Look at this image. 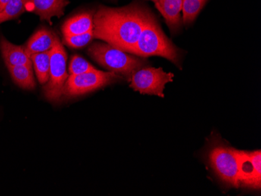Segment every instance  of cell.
Here are the masks:
<instances>
[{
  "instance_id": "cell-4",
  "label": "cell",
  "mask_w": 261,
  "mask_h": 196,
  "mask_svg": "<svg viewBox=\"0 0 261 196\" xmlns=\"http://www.w3.org/2000/svg\"><path fill=\"white\" fill-rule=\"evenodd\" d=\"M208 160L218 178L228 187L239 188L237 149L220 141L212 143Z\"/></svg>"
},
{
  "instance_id": "cell-18",
  "label": "cell",
  "mask_w": 261,
  "mask_h": 196,
  "mask_svg": "<svg viewBox=\"0 0 261 196\" xmlns=\"http://www.w3.org/2000/svg\"><path fill=\"white\" fill-rule=\"evenodd\" d=\"M94 70H96V68L91 65L84 58H82L80 55H75L70 61L69 74L70 75H77V74H84Z\"/></svg>"
},
{
  "instance_id": "cell-7",
  "label": "cell",
  "mask_w": 261,
  "mask_h": 196,
  "mask_svg": "<svg viewBox=\"0 0 261 196\" xmlns=\"http://www.w3.org/2000/svg\"><path fill=\"white\" fill-rule=\"evenodd\" d=\"M174 74L164 72L162 68L144 67L138 69L130 76V87L141 94L164 97L165 85L172 82Z\"/></svg>"
},
{
  "instance_id": "cell-14",
  "label": "cell",
  "mask_w": 261,
  "mask_h": 196,
  "mask_svg": "<svg viewBox=\"0 0 261 196\" xmlns=\"http://www.w3.org/2000/svg\"><path fill=\"white\" fill-rule=\"evenodd\" d=\"M12 79L19 87L26 90L35 88L32 65H18L7 67Z\"/></svg>"
},
{
  "instance_id": "cell-3",
  "label": "cell",
  "mask_w": 261,
  "mask_h": 196,
  "mask_svg": "<svg viewBox=\"0 0 261 196\" xmlns=\"http://www.w3.org/2000/svg\"><path fill=\"white\" fill-rule=\"evenodd\" d=\"M88 53L94 61L111 72L123 74L127 77H130L136 70L146 64L142 58L128 55L109 44H93L89 48Z\"/></svg>"
},
{
  "instance_id": "cell-13",
  "label": "cell",
  "mask_w": 261,
  "mask_h": 196,
  "mask_svg": "<svg viewBox=\"0 0 261 196\" xmlns=\"http://www.w3.org/2000/svg\"><path fill=\"white\" fill-rule=\"evenodd\" d=\"M93 30V17L89 13L79 14L68 19L62 27L64 36H75Z\"/></svg>"
},
{
  "instance_id": "cell-5",
  "label": "cell",
  "mask_w": 261,
  "mask_h": 196,
  "mask_svg": "<svg viewBox=\"0 0 261 196\" xmlns=\"http://www.w3.org/2000/svg\"><path fill=\"white\" fill-rule=\"evenodd\" d=\"M121 79V76L114 72L94 70L77 75H69L66 80L64 95L67 99L75 98L89 92L102 89Z\"/></svg>"
},
{
  "instance_id": "cell-11",
  "label": "cell",
  "mask_w": 261,
  "mask_h": 196,
  "mask_svg": "<svg viewBox=\"0 0 261 196\" xmlns=\"http://www.w3.org/2000/svg\"><path fill=\"white\" fill-rule=\"evenodd\" d=\"M0 51L7 67L18 65H32L30 55L26 52L23 45H14L5 38L2 37L0 39Z\"/></svg>"
},
{
  "instance_id": "cell-12",
  "label": "cell",
  "mask_w": 261,
  "mask_h": 196,
  "mask_svg": "<svg viewBox=\"0 0 261 196\" xmlns=\"http://www.w3.org/2000/svg\"><path fill=\"white\" fill-rule=\"evenodd\" d=\"M58 37L46 29H41L34 34L27 43L23 45L29 55L51 51L55 46Z\"/></svg>"
},
{
  "instance_id": "cell-10",
  "label": "cell",
  "mask_w": 261,
  "mask_h": 196,
  "mask_svg": "<svg viewBox=\"0 0 261 196\" xmlns=\"http://www.w3.org/2000/svg\"><path fill=\"white\" fill-rule=\"evenodd\" d=\"M155 6L162 14L171 32L174 33L178 32L182 23L181 17L182 0H158Z\"/></svg>"
},
{
  "instance_id": "cell-1",
  "label": "cell",
  "mask_w": 261,
  "mask_h": 196,
  "mask_svg": "<svg viewBox=\"0 0 261 196\" xmlns=\"http://www.w3.org/2000/svg\"><path fill=\"white\" fill-rule=\"evenodd\" d=\"M151 13L139 4L100 7L93 16V37L132 53Z\"/></svg>"
},
{
  "instance_id": "cell-19",
  "label": "cell",
  "mask_w": 261,
  "mask_h": 196,
  "mask_svg": "<svg viewBox=\"0 0 261 196\" xmlns=\"http://www.w3.org/2000/svg\"><path fill=\"white\" fill-rule=\"evenodd\" d=\"M93 32H89L82 35L64 36V43L72 48H82L86 46L92 41Z\"/></svg>"
},
{
  "instance_id": "cell-2",
  "label": "cell",
  "mask_w": 261,
  "mask_h": 196,
  "mask_svg": "<svg viewBox=\"0 0 261 196\" xmlns=\"http://www.w3.org/2000/svg\"><path fill=\"white\" fill-rule=\"evenodd\" d=\"M132 53L140 57L159 55L179 64V50L166 37L152 14L149 16Z\"/></svg>"
},
{
  "instance_id": "cell-17",
  "label": "cell",
  "mask_w": 261,
  "mask_h": 196,
  "mask_svg": "<svg viewBox=\"0 0 261 196\" xmlns=\"http://www.w3.org/2000/svg\"><path fill=\"white\" fill-rule=\"evenodd\" d=\"M25 11L23 0H10L5 8L0 12V24L17 18Z\"/></svg>"
},
{
  "instance_id": "cell-9",
  "label": "cell",
  "mask_w": 261,
  "mask_h": 196,
  "mask_svg": "<svg viewBox=\"0 0 261 196\" xmlns=\"http://www.w3.org/2000/svg\"><path fill=\"white\" fill-rule=\"evenodd\" d=\"M26 10L39 16L41 20L50 22L54 17H61L68 0H23Z\"/></svg>"
},
{
  "instance_id": "cell-16",
  "label": "cell",
  "mask_w": 261,
  "mask_h": 196,
  "mask_svg": "<svg viewBox=\"0 0 261 196\" xmlns=\"http://www.w3.org/2000/svg\"><path fill=\"white\" fill-rule=\"evenodd\" d=\"M206 3L199 0H182V22L186 25L192 24L199 15Z\"/></svg>"
},
{
  "instance_id": "cell-6",
  "label": "cell",
  "mask_w": 261,
  "mask_h": 196,
  "mask_svg": "<svg viewBox=\"0 0 261 196\" xmlns=\"http://www.w3.org/2000/svg\"><path fill=\"white\" fill-rule=\"evenodd\" d=\"M67 58V53L61 41H57L51 50L49 78L44 87L45 98L50 102H58L64 95V86L68 77Z\"/></svg>"
},
{
  "instance_id": "cell-22",
  "label": "cell",
  "mask_w": 261,
  "mask_h": 196,
  "mask_svg": "<svg viewBox=\"0 0 261 196\" xmlns=\"http://www.w3.org/2000/svg\"><path fill=\"white\" fill-rule=\"evenodd\" d=\"M151 1H152V2L156 3L158 0H151Z\"/></svg>"
},
{
  "instance_id": "cell-8",
  "label": "cell",
  "mask_w": 261,
  "mask_h": 196,
  "mask_svg": "<svg viewBox=\"0 0 261 196\" xmlns=\"http://www.w3.org/2000/svg\"><path fill=\"white\" fill-rule=\"evenodd\" d=\"M240 186L252 189L261 188L260 150L249 152L237 150Z\"/></svg>"
},
{
  "instance_id": "cell-15",
  "label": "cell",
  "mask_w": 261,
  "mask_h": 196,
  "mask_svg": "<svg viewBox=\"0 0 261 196\" xmlns=\"http://www.w3.org/2000/svg\"><path fill=\"white\" fill-rule=\"evenodd\" d=\"M30 58L39 83L46 84L49 78L51 51L33 54L30 55Z\"/></svg>"
},
{
  "instance_id": "cell-20",
  "label": "cell",
  "mask_w": 261,
  "mask_h": 196,
  "mask_svg": "<svg viewBox=\"0 0 261 196\" xmlns=\"http://www.w3.org/2000/svg\"><path fill=\"white\" fill-rule=\"evenodd\" d=\"M10 2V0H0V12L5 8L6 6Z\"/></svg>"
},
{
  "instance_id": "cell-21",
  "label": "cell",
  "mask_w": 261,
  "mask_h": 196,
  "mask_svg": "<svg viewBox=\"0 0 261 196\" xmlns=\"http://www.w3.org/2000/svg\"><path fill=\"white\" fill-rule=\"evenodd\" d=\"M199 1H203V2L206 3V1H207V0H199Z\"/></svg>"
}]
</instances>
